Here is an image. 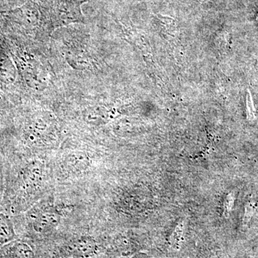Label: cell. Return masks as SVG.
<instances>
[{
    "label": "cell",
    "mask_w": 258,
    "mask_h": 258,
    "mask_svg": "<svg viewBox=\"0 0 258 258\" xmlns=\"http://www.w3.org/2000/svg\"><path fill=\"white\" fill-rule=\"evenodd\" d=\"M30 220L34 230L38 233H47L55 229L60 220L56 207L50 204H40L30 212Z\"/></svg>",
    "instance_id": "obj_1"
},
{
    "label": "cell",
    "mask_w": 258,
    "mask_h": 258,
    "mask_svg": "<svg viewBox=\"0 0 258 258\" xmlns=\"http://www.w3.org/2000/svg\"><path fill=\"white\" fill-rule=\"evenodd\" d=\"M97 244L93 238L82 237L73 241L68 245L67 251L69 254L77 257H89L96 253Z\"/></svg>",
    "instance_id": "obj_2"
},
{
    "label": "cell",
    "mask_w": 258,
    "mask_h": 258,
    "mask_svg": "<svg viewBox=\"0 0 258 258\" xmlns=\"http://www.w3.org/2000/svg\"><path fill=\"white\" fill-rule=\"evenodd\" d=\"M8 247L6 252L10 258H33V252L28 244L15 242Z\"/></svg>",
    "instance_id": "obj_3"
}]
</instances>
